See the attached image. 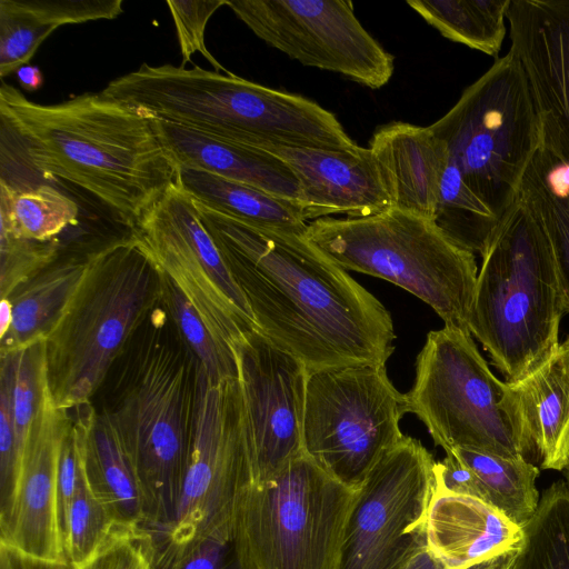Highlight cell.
<instances>
[{
    "instance_id": "obj_4",
    "label": "cell",
    "mask_w": 569,
    "mask_h": 569,
    "mask_svg": "<svg viewBox=\"0 0 569 569\" xmlns=\"http://www.w3.org/2000/svg\"><path fill=\"white\" fill-rule=\"evenodd\" d=\"M102 91L150 117L246 147H359L319 103L231 72L142 63Z\"/></svg>"
},
{
    "instance_id": "obj_27",
    "label": "cell",
    "mask_w": 569,
    "mask_h": 569,
    "mask_svg": "<svg viewBox=\"0 0 569 569\" xmlns=\"http://www.w3.org/2000/svg\"><path fill=\"white\" fill-rule=\"evenodd\" d=\"M518 199L549 239L569 313V162L540 143L523 174Z\"/></svg>"
},
{
    "instance_id": "obj_6",
    "label": "cell",
    "mask_w": 569,
    "mask_h": 569,
    "mask_svg": "<svg viewBox=\"0 0 569 569\" xmlns=\"http://www.w3.org/2000/svg\"><path fill=\"white\" fill-rule=\"evenodd\" d=\"M468 329L506 382L521 380L558 349L566 312L549 239L518 199L480 252Z\"/></svg>"
},
{
    "instance_id": "obj_14",
    "label": "cell",
    "mask_w": 569,
    "mask_h": 569,
    "mask_svg": "<svg viewBox=\"0 0 569 569\" xmlns=\"http://www.w3.org/2000/svg\"><path fill=\"white\" fill-rule=\"evenodd\" d=\"M435 463L427 448L407 435L383 456L359 488L338 569H403L427 546Z\"/></svg>"
},
{
    "instance_id": "obj_25",
    "label": "cell",
    "mask_w": 569,
    "mask_h": 569,
    "mask_svg": "<svg viewBox=\"0 0 569 569\" xmlns=\"http://www.w3.org/2000/svg\"><path fill=\"white\" fill-rule=\"evenodd\" d=\"M86 475L91 491L114 523L142 527L144 511L138 480L119 436L102 410L91 411L86 442Z\"/></svg>"
},
{
    "instance_id": "obj_46",
    "label": "cell",
    "mask_w": 569,
    "mask_h": 569,
    "mask_svg": "<svg viewBox=\"0 0 569 569\" xmlns=\"http://www.w3.org/2000/svg\"><path fill=\"white\" fill-rule=\"evenodd\" d=\"M561 472L563 475V480H565L566 485L569 488V459H568L567 465L565 466V468H563V470Z\"/></svg>"
},
{
    "instance_id": "obj_32",
    "label": "cell",
    "mask_w": 569,
    "mask_h": 569,
    "mask_svg": "<svg viewBox=\"0 0 569 569\" xmlns=\"http://www.w3.org/2000/svg\"><path fill=\"white\" fill-rule=\"evenodd\" d=\"M163 279V306L199 367L213 382L237 379L238 365L234 351L211 333L177 286L164 274Z\"/></svg>"
},
{
    "instance_id": "obj_29",
    "label": "cell",
    "mask_w": 569,
    "mask_h": 569,
    "mask_svg": "<svg viewBox=\"0 0 569 569\" xmlns=\"http://www.w3.org/2000/svg\"><path fill=\"white\" fill-rule=\"evenodd\" d=\"M442 37L496 57L506 36L510 0H408Z\"/></svg>"
},
{
    "instance_id": "obj_44",
    "label": "cell",
    "mask_w": 569,
    "mask_h": 569,
    "mask_svg": "<svg viewBox=\"0 0 569 569\" xmlns=\"http://www.w3.org/2000/svg\"><path fill=\"white\" fill-rule=\"evenodd\" d=\"M518 550H513L491 560L478 563L469 569H513Z\"/></svg>"
},
{
    "instance_id": "obj_15",
    "label": "cell",
    "mask_w": 569,
    "mask_h": 569,
    "mask_svg": "<svg viewBox=\"0 0 569 569\" xmlns=\"http://www.w3.org/2000/svg\"><path fill=\"white\" fill-rule=\"evenodd\" d=\"M259 39L307 67L370 89L387 84L395 57L362 27L346 0H227Z\"/></svg>"
},
{
    "instance_id": "obj_9",
    "label": "cell",
    "mask_w": 569,
    "mask_h": 569,
    "mask_svg": "<svg viewBox=\"0 0 569 569\" xmlns=\"http://www.w3.org/2000/svg\"><path fill=\"white\" fill-rule=\"evenodd\" d=\"M359 489L302 452L278 476L238 496L231 541L243 569H338Z\"/></svg>"
},
{
    "instance_id": "obj_37",
    "label": "cell",
    "mask_w": 569,
    "mask_h": 569,
    "mask_svg": "<svg viewBox=\"0 0 569 569\" xmlns=\"http://www.w3.org/2000/svg\"><path fill=\"white\" fill-rule=\"evenodd\" d=\"M14 353H0V518L10 509L19 478L13 420Z\"/></svg>"
},
{
    "instance_id": "obj_17",
    "label": "cell",
    "mask_w": 569,
    "mask_h": 569,
    "mask_svg": "<svg viewBox=\"0 0 569 569\" xmlns=\"http://www.w3.org/2000/svg\"><path fill=\"white\" fill-rule=\"evenodd\" d=\"M70 411L54 405L47 383L23 451L10 509L0 518V545L13 558L33 565L69 563L60 522L58 470Z\"/></svg>"
},
{
    "instance_id": "obj_23",
    "label": "cell",
    "mask_w": 569,
    "mask_h": 569,
    "mask_svg": "<svg viewBox=\"0 0 569 569\" xmlns=\"http://www.w3.org/2000/svg\"><path fill=\"white\" fill-rule=\"evenodd\" d=\"M153 118V117H152ZM157 134L177 168L207 171L299 202V183L274 154L153 118Z\"/></svg>"
},
{
    "instance_id": "obj_34",
    "label": "cell",
    "mask_w": 569,
    "mask_h": 569,
    "mask_svg": "<svg viewBox=\"0 0 569 569\" xmlns=\"http://www.w3.org/2000/svg\"><path fill=\"white\" fill-rule=\"evenodd\" d=\"M113 525L114 521L110 513L91 491L84 473L62 529L70 567L86 561L107 537Z\"/></svg>"
},
{
    "instance_id": "obj_2",
    "label": "cell",
    "mask_w": 569,
    "mask_h": 569,
    "mask_svg": "<svg viewBox=\"0 0 569 569\" xmlns=\"http://www.w3.org/2000/svg\"><path fill=\"white\" fill-rule=\"evenodd\" d=\"M0 119L34 170L87 190L129 228L177 181L153 118L102 90L41 104L2 81Z\"/></svg>"
},
{
    "instance_id": "obj_16",
    "label": "cell",
    "mask_w": 569,
    "mask_h": 569,
    "mask_svg": "<svg viewBox=\"0 0 569 569\" xmlns=\"http://www.w3.org/2000/svg\"><path fill=\"white\" fill-rule=\"evenodd\" d=\"M233 349L246 419L249 483H262L303 452L308 370L257 329Z\"/></svg>"
},
{
    "instance_id": "obj_7",
    "label": "cell",
    "mask_w": 569,
    "mask_h": 569,
    "mask_svg": "<svg viewBox=\"0 0 569 569\" xmlns=\"http://www.w3.org/2000/svg\"><path fill=\"white\" fill-rule=\"evenodd\" d=\"M306 238L345 270L401 287L430 306L445 326L469 331L475 253L435 221L391 208L367 217L316 219Z\"/></svg>"
},
{
    "instance_id": "obj_30",
    "label": "cell",
    "mask_w": 569,
    "mask_h": 569,
    "mask_svg": "<svg viewBox=\"0 0 569 569\" xmlns=\"http://www.w3.org/2000/svg\"><path fill=\"white\" fill-rule=\"evenodd\" d=\"M0 217V231L17 238L49 241L78 222L79 206L51 186L18 189L1 177Z\"/></svg>"
},
{
    "instance_id": "obj_18",
    "label": "cell",
    "mask_w": 569,
    "mask_h": 569,
    "mask_svg": "<svg viewBox=\"0 0 569 569\" xmlns=\"http://www.w3.org/2000/svg\"><path fill=\"white\" fill-rule=\"evenodd\" d=\"M510 51L533 98L541 144L569 162V0H510Z\"/></svg>"
},
{
    "instance_id": "obj_36",
    "label": "cell",
    "mask_w": 569,
    "mask_h": 569,
    "mask_svg": "<svg viewBox=\"0 0 569 569\" xmlns=\"http://www.w3.org/2000/svg\"><path fill=\"white\" fill-rule=\"evenodd\" d=\"M156 551L142 527L114 523L94 552L71 569H160Z\"/></svg>"
},
{
    "instance_id": "obj_43",
    "label": "cell",
    "mask_w": 569,
    "mask_h": 569,
    "mask_svg": "<svg viewBox=\"0 0 569 569\" xmlns=\"http://www.w3.org/2000/svg\"><path fill=\"white\" fill-rule=\"evenodd\" d=\"M403 569H447L445 565L428 549L423 547L416 552Z\"/></svg>"
},
{
    "instance_id": "obj_20",
    "label": "cell",
    "mask_w": 569,
    "mask_h": 569,
    "mask_svg": "<svg viewBox=\"0 0 569 569\" xmlns=\"http://www.w3.org/2000/svg\"><path fill=\"white\" fill-rule=\"evenodd\" d=\"M502 408L520 455L542 470L569 459V333L556 352L517 382H506Z\"/></svg>"
},
{
    "instance_id": "obj_45",
    "label": "cell",
    "mask_w": 569,
    "mask_h": 569,
    "mask_svg": "<svg viewBox=\"0 0 569 569\" xmlns=\"http://www.w3.org/2000/svg\"><path fill=\"white\" fill-rule=\"evenodd\" d=\"M12 322V305L9 299L0 303V339L7 333Z\"/></svg>"
},
{
    "instance_id": "obj_40",
    "label": "cell",
    "mask_w": 569,
    "mask_h": 569,
    "mask_svg": "<svg viewBox=\"0 0 569 569\" xmlns=\"http://www.w3.org/2000/svg\"><path fill=\"white\" fill-rule=\"evenodd\" d=\"M176 569H243L231 540L208 537Z\"/></svg>"
},
{
    "instance_id": "obj_28",
    "label": "cell",
    "mask_w": 569,
    "mask_h": 569,
    "mask_svg": "<svg viewBox=\"0 0 569 569\" xmlns=\"http://www.w3.org/2000/svg\"><path fill=\"white\" fill-rule=\"evenodd\" d=\"M452 452L475 473L481 500L523 527L536 512L540 469L523 457L507 458L485 451L455 448Z\"/></svg>"
},
{
    "instance_id": "obj_8",
    "label": "cell",
    "mask_w": 569,
    "mask_h": 569,
    "mask_svg": "<svg viewBox=\"0 0 569 569\" xmlns=\"http://www.w3.org/2000/svg\"><path fill=\"white\" fill-rule=\"evenodd\" d=\"M449 151L465 188L498 223L518 201L527 167L541 142L528 79L509 52L429 126Z\"/></svg>"
},
{
    "instance_id": "obj_10",
    "label": "cell",
    "mask_w": 569,
    "mask_h": 569,
    "mask_svg": "<svg viewBox=\"0 0 569 569\" xmlns=\"http://www.w3.org/2000/svg\"><path fill=\"white\" fill-rule=\"evenodd\" d=\"M250 482L239 380L213 382L198 365L189 461L177 513L154 541L160 569H176L208 537L231 540L238 496Z\"/></svg>"
},
{
    "instance_id": "obj_21",
    "label": "cell",
    "mask_w": 569,
    "mask_h": 569,
    "mask_svg": "<svg viewBox=\"0 0 569 569\" xmlns=\"http://www.w3.org/2000/svg\"><path fill=\"white\" fill-rule=\"evenodd\" d=\"M380 169L391 208L435 221L447 144L428 127L392 121L373 132L368 147Z\"/></svg>"
},
{
    "instance_id": "obj_42",
    "label": "cell",
    "mask_w": 569,
    "mask_h": 569,
    "mask_svg": "<svg viewBox=\"0 0 569 569\" xmlns=\"http://www.w3.org/2000/svg\"><path fill=\"white\" fill-rule=\"evenodd\" d=\"M16 74L20 87L29 92L38 90L43 83V76L36 66L24 64L17 70Z\"/></svg>"
},
{
    "instance_id": "obj_39",
    "label": "cell",
    "mask_w": 569,
    "mask_h": 569,
    "mask_svg": "<svg viewBox=\"0 0 569 569\" xmlns=\"http://www.w3.org/2000/svg\"><path fill=\"white\" fill-rule=\"evenodd\" d=\"M24 3L56 29L63 24L116 19L123 12L122 0H24Z\"/></svg>"
},
{
    "instance_id": "obj_12",
    "label": "cell",
    "mask_w": 569,
    "mask_h": 569,
    "mask_svg": "<svg viewBox=\"0 0 569 569\" xmlns=\"http://www.w3.org/2000/svg\"><path fill=\"white\" fill-rule=\"evenodd\" d=\"M415 369L407 411L436 446L445 452L466 448L522 457L502 408L507 383L489 369L469 331L448 326L429 331Z\"/></svg>"
},
{
    "instance_id": "obj_11",
    "label": "cell",
    "mask_w": 569,
    "mask_h": 569,
    "mask_svg": "<svg viewBox=\"0 0 569 569\" xmlns=\"http://www.w3.org/2000/svg\"><path fill=\"white\" fill-rule=\"evenodd\" d=\"M406 395L385 365L308 372L302 448L342 485L359 489L372 469L405 436Z\"/></svg>"
},
{
    "instance_id": "obj_26",
    "label": "cell",
    "mask_w": 569,
    "mask_h": 569,
    "mask_svg": "<svg viewBox=\"0 0 569 569\" xmlns=\"http://www.w3.org/2000/svg\"><path fill=\"white\" fill-rule=\"evenodd\" d=\"M86 264V258L56 262L6 298L12 305V322L0 339V353L46 340L74 293Z\"/></svg>"
},
{
    "instance_id": "obj_41",
    "label": "cell",
    "mask_w": 569,
    "mask_h": 569,
    "mask_svg": "<svg viewBox=\"0 0 569 569\" xmlns=\"http://www.w3.org/2000/svg\"><path fill=\"white\" fill-rule=\"evenodd\" d=\"M433 472L437 490L481 500L475 473L452 452H446L441 461H436Z\"/></svg>"
},
{
    "instance_id": "obj_31",
    "label": "cell",
    "mask_w": 569,
    "mask_h": 569,
    "mask_svg": "<svg viewBox=\"0 0 569 569\" xmlns=\"http://www.w3.org/2000/svg\"><path fill=\"white\" fill-rule=\"evenodd\" d=\"M523 540L513 569H569V488L552 482L522 527Z\"/></svg>"
},
{
    "instance_id": "obj_5",
    "label": "cell",
    "mask_w": 569,
    "mask_h": 569,
    "mask_svg": "<svg viewBox=\"0 0 569 569\" xmlns=\"http://www.w3.org/2000/svg\"><path fill=\"white\" fill-rule=\"evenodd\" d=\"M83 276L44 340L54 405L90 403L149 316L163 301V273L131 234L89 252Z\"/></svg>"
},
{
    "instance_id": "obj_35",
    "label": "cell",
    "mask_w": 569,
    "mask_h": 569,
    "mask_svg": "<svg viewBox=\"0 0 569 569\" xmlns=\"http://www.w3.org/2000/svg\"><path fill=\"white\" fill-rule=\"evenodd\" d=\"M59 249L58 239L37 241L0 231V298L10 297L17 288L56 263Z\"/></svg>"
},
{
    "instance_id": "obj_22",
    "label": "cell",
    "mask_w": 569,
    "mask_h": 569,
    "mask_svg": "<svg viewBox=\"0 0 569 569\" xmlns=\"http://www.w3.org/2000/svg\"><path fill=\"white\" fill-rule=\"evenodd\" d=\"M426 540L447 569H469L518 550L523 529L480 499L435 489Z\"/></svg>"
},
{
    "instance_id": "obj_19",
    "label": "cell",
    "mask_w": 569,
    "mask_h": 569,
    "mask_svg": "<svg viewBox=\"0 0 569 569\" xmlns=\"http://www.w3.org/2000/svg\"><path fill=\"white\" fill-rule=\"evenodd\" d=\"M296 176L299 203L308 222L330 214L359 218L391 209L380 169L369 148L326 150L264 146Z\"/></svg>"
},
{
    "instance_id": "obj_13",
    "label": "cell",
    "mask_w": 569,
    "mask_h": 569,
    "mask_svg": "<svg viewBox=\"0 0 569 569\" xmlns=\"http://www.w3.org/2000/svg\"><path fill=\"white\" fill-rule=\"evenodd\" d=\"M129 229L222 345L234 351L247 332L259 330L194 200L177 181Z\"/></svg>"
},
{
    "instance_id": "obj_1",
    "label": "cell",
    "mask_w": 569,
    "mask_h": 569,
    "mask_svg": "<svg viewBox=\"0 0 569 569\" xmlns=\"http://www.w3.org/2000/svg\"><path fill=\"white\" fill-rule=\"evenodd\" d=\"M194 203L271 342L308 372L386 366L396 339L390 312L306 236L248 224Z\"/></svg>"
},
{
    "instance_id": "obj_33",
    "label": "cell",
    "mask_w": 569,
    "mask_h": 569,
    "mask_svg": "<svg viewBox=\"0 0 569 569\" xmlns=\"http://www.w3.org/2000/svg\"><path fill=\"white\" fill-rule=\"evenodd\" d=\"M54 30L23 0H0V77L27 64Z\"/></svg>"
},
{
    "instance_id": "obj_24",
    "label": "cell",
    "mask_w": 569,
    "mask_h": 569,
    "mask_svg": "<svg viewBox=\"0 0 569 569\" xmlns=\"http://www.w3.org/2000/svg\"><path fill=\"white\" fill-rule=\"evenodd\" d=\"M177 183L193 200L248 224L306 236L308 220L299 202L217 174L180 167Z\"/></svg>"
},
{
    "instance_id": "obj_38",
    "label": "cell",
    "mask_w": 569,
    "mask_h": 569,
    "mask_svg": "<svg viewBox=\"0 0 569 569\" xmlns=\"http://www.w3.org/2000/svg\"><path fill=\"white\" fill-rule=\"evenodd\" d=\"M167 4L177 30L182 56L181 67L191 60L192 54L199 52L211 63L216 72L229 73L210 53L204 42V31L209 19L221 6L227 4V0H168Z\"/></svg>"
},
{
    "instance_id": "obj_3",
    "label": "cell",
    "mask_w": 569,
    "mask_h": 569,
    "mask_svg": "<svg viewBox=\"0 0 569 569\" xmlns=\"http://www.w3.org/2000/svg\"><path fill=\"white\" fill-rule=\"evenodd\" d=\"M108 405L140 488L142 528L159 539L174 520L189 461L198 362L162 303L123 355Z\"/></svg>"
}]
</instances>
